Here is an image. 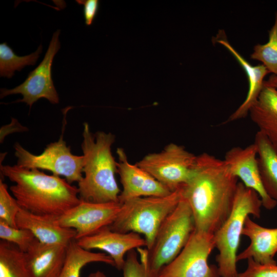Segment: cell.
<instances>
[{
  "label": "cell",
  "instance_id": "6da1fadb",
  "mask_svg": "<svg viewBox=\"0 0 277 277\" xmlns=\"http://www.w3.org/2000/svg\"><path fill=\"white\" fill-rule=\"evenodd\" d=\"M238 183L224 160L206 152L197 155L193 175L182 187L195 230L214 234L220 228L231 212Z\"/></svg>",
  "mask_w": 277,
  "mask_h": 277
},
{
  "label": "cell",
  "instance_id": "7a4b0ae2",
  "mask_svg": "<svg viewBox=\"0 0 277 277\" xmlns=\"http://www.w3.org/2000/svg\"><path fill=\"white\" fill-rule=\"evenodd\" d=\"M0 170L15 183L9 189L21 208L32 213L58 216L81 201L78 188L59 176L17 165L1 164Z\"/></svg>",
  "mask_w": 277,
  "mask_h": 277
},
{
  "label": "cell",
  "instance_id": "3957f363",
  "mask_svg": "<svg viewBox=\"0 0 277 277\" xmlns=\"http://www.w3.org/2000/svg\"><path fill=\"white\" fill-rule=\"evenodd\" d=\"M83 127L81 148L84 176L78 183L79 197L94 203L119 202L121 190L115 179L117 162L111 152L115 136L103 131L93 134L87 123Z\"/></svg>",
  "mask_w": 277,
  "mask_h": 277
},
{
  "label": "cell",
  "instance_id": "277c9868",
  "mask_svg": "<svg viewBox=\"0 0 277 277\" xmlns=\"http://www.w3.org/2000/svg\"><path fill=\"white\" fill-rule=\"evenodd\" d=\"M262 201L253 190L239 182L233 207L228 217L214 234L220 277H237L238 250L246 218L261 216Z\"/></svg>",
  "mask_w": 277,
  "mask_h": 277
},
{
  "label": "cell",
  "instance_id": "5b68a950",
  "mask_svg": "<svg viewBox=\"0 0 277 277\" xmlns=\"http://www.w3.org/2000/svg\"><path fill=\"white\" fill-rule=\"evenodd\" d=\"M182 186L166 196L141 197L126 201L121 204L116 218L109 226L110 228L116 232L143 234L146 248L150 249L161 224L181 201Z\"/></svg>",
  "mask_w": 277,
  "mask_h": 277
},
{
  "label": "cell",
  "instance_id": "8992f818",
  "mask_svg": "<svg viewBox=\"0 0 277 277\" xmlns=\"http://www.w3.org/2000/svg\"><path fill=\"white\" fill-rule=\"evenodd\" d=\"M194 229L191 209L182 197L161 224L151 248L147 249L151 269L158 274L181 251Z\"/></svg>",
  "mask_w": 277,
  "mask_h": 277
},
{
  "label": "cell",
  "instance_id": "52a82bcc",
  "mask_svg": "<svg viewBox=\"0 0 277 277\" xmlns=\"http://www.w3.org/2000/svg\"><path fill=\"white\" fill-rule=\"evenodd\" d=\"M196 160V155L172 143L159 152L146 155L136 164L173 192L191 179Z\"/></svg>",
  "mask_w": 277,
  "mask_h": 277
},
{
  "label": "cell",
  "instance_id": "ba28073f",
  "mask_svg": "<svg viewBox=\"0 0 277 277\" xmlns=\"http://www.w3.org/2000/svg\"><path fill=\"white\" fill-rule=\"evenodd\" d=\"M64 129L59 140L48 144L39 155L30 152L16 143L14 148L16 165L28 169L47 170L53 175L64 176L71 184L78 183L83 177L84 156L71 152L70 147L64 140Z\"/></svg>",
  "mask_w": 277,
  "mask_h": 277
},
{
  "label": "cell",
  "instance_id": "9c48e42d",
  "mask_svg": "<svg viewBox=\"0 0 277 277\" xmlns=\"http://www.w3.org/2000/svg\"><path fill=\"white\" fill-rule=\"evenodd\" d=\"M214 248V234L194 229L181 251L157 277H220L217 267L208 264Z\"/></svg>",
  "mask_w": 277,
  "mask_h": 277
},
{
  "label": "cell",
  "instance_id": "30bf717a",
  "mask_svg": "<svg viewBox=\"0 0 277 277\" xmlns=\"http://www.w3.org/2000/svg\"><path fill=\"white\" fill-rule=\"evenodd\" d=\"M60 30L52 35L44 57L39 64L28 74L25 81L12 89L1 88V98L9 95L21 94L23 98L15 102H23L31 109L39 99L44 98L51 104L59 103V97L52 78V66L54 57L61 48Z\"/></svg>",
  "mask_w": 277,
  "mask_h": 277
},
{
  "label": "cell",
  "instance_id": "8fae6325",
  "mask_svg": "<svg viewBox=\"0 0 277 277\" xmlns=\"http://www.w3.org/2000/svg\"><path fill=\"white\" fill-rule=\"evenodd\" d=\"M121 206L119 202L94 203L81 201L62 215L55 216V220L59 225L74 229L77 240L110 226L116 218Z\"/></svg>",
  "mask_w": 277,
  "mask_h": 277
},
{
  "label": "cell",
  "instance_id": "7c38bea8",
  "mask_svg": "<svg viewBox=\"0 0 277 277\" xmlns=\"http://www.w3.org/2000/svg\"><path fill=\"white\" fill-rule=\"evenodd\" d=\"M116 153L117 173L123 187L118 197L121 204L134 198L164 196L172 192L136 164L129 163L123 148H118Z\"/></svg>",
  "mask_w": 277,
  "mask_h": 277
},
{
  "label": "cell",
  "instance_id": "4fadbf2b",
  "mask_svg": "<svg viewBox=\"0 0 277 277\" xmlns=\"http://www.w3.org/2000/svg\"><path fill=\"white\" fill-rule=\"evenodd\" d=\"M257 155V148L253 143L245 148L233 147L226 152L224 161L233 175L258 194L262 206L272 210L276 207L277 202L269 196L263 186Z\"/></svg>",
  "mask_w": 277,
  "mask_h": 277
},
{
  "label": "cell",
  "instance_id": "5bb4252c",
  "mask_svg": "<svg viewBox=\"0 0 277 277\" xmlns=\"http://www.w3.org/2000/svg\"><path fill=\"white\" fill-rule=\"evenodd\" d=\"M83 249L90 251L99 249L109 255L115 263V267L122 270L125 256L131 250L146 247V242L141 234L130 232L123 233L112 230L109 226L101 229L95 233L75 240Z\"/></svg>",
  "mask_w": 277,
  "mask_h": 277
},
{
  "label": "cell",
  "instance_id": "9a60e30c",
  "mask_svg": "<svg viewBox=\"0 0 277 277\" xmlns=\"http://www.w3.org/2000/svg\"><path fill=\"white\" fill-rule=\"evenodd\" d=\"M16 224L18 228L30 230L42 243L67 246L75 240L76 231L59 225L55 216L34 214L21 208Z\"/></svg>",
  "mask_w": 277,
  "mask_h": 277
},
{
  "label": "cell",
  "instance_id": "2e32d148",
  "mask_svg": "<svg viewBox=\"0 0 277 277\" xmlns=\"http://www.w3.org/2000/svg\"><path fill=\"white\" fill-rule=\"evenodd\" d=\"M242 235L250 240V244L238 254L237 261L251 259L262 264H275L277 253V228L264 227L246 218Z\"/></svg>",
  "mask_w": 277,
  "mask_h": 277
},
{
  "label": "cell",
  "instance_id": "e0dca14e",
  "mask_svg": "<svg viewBox=\"0 0 277 277\" xmlns=\"http://www.w3.org/2000/svg\"><path fill=\"white\" fill-rule=\"evenodd\" d=\"M67 247L44 244L37 240L24 252L30 277H58L66 260Z\"/></svg>",
  "mask_w": 277,
  "mask_h": 277
},
{
  "label": "cell",
  "instance_id": "ac0fdd59",
  "mask_svg": "<svg viewBox=\"0 0 277 277\" xmlns=\"http://www.w3.org/2000/svg\"><path fill=\"white\" fill-rule=\"evenodd\" d=\"M215 40L217 43L226 48L242 67L247 75L249 84L245 100L224 123H226L243 118L248 115L250 109L256 102L264 88L265 77L269 72L262 64L256 66L251 65L230 44L225 37L224 31H219Z\"/></svg>",
  "mask_w": 277,
  "mask_h": 277
},
{
  "label": "cell",
  "instance_id": "d6986e66",
  "mask_svg": "<svg viewBox=\"0 0 277 277\" xmlns=\"http://www.w3.org/2000/svg\"><path fill=\"white\" fill-rule=\"evenodd\" d=\"M249 113L259 131L277 147V89L264 86Z\"/></svg>",
  "mask_w": 277,
  "mask_h": 277
},
{
  "label": "cell",
  "instance_id": "ffe728a7",
  "mask_svg": "<svg viewBox=\"0 0 277 277\" xmlns=\"http://www.w3.org/2000/svg\"><path fill=\"white\" fill-rule=\"evenodd\" d=\"M257 148L258 162L263 186L270 197L277 202V147L258 131L253 143Z\"/></svg>",
  "mask_w": 277,
  "mask_h": 277
},
{
  "label": "cell",
  "instance_id": "44dd1931",
  "mask_svg": "<svg viewBox=\"0 0 277 277\" xmlns=\"http://www.w3.org/2000/svg\"><path fill=\"white\" fill-rule=\"evenodd\" d=\"M96 262L115 267L113 260L109 255L85 250L74 240L67 247L66 260L58 277H80L82 270L86 265Z\"/></svg>",
  "mask_w": 277,
  "mask_h": 277
},
{
  "label": "cell",
  "instance_id": "7402d4cb",
  "mask_svg": "<svg viewBox=\"0 0 277 277\" xmlns=\"http://www.w3.org/2000/svg\"><path fill=\"white\" fill-rule=\"evenodd\" d=\"M0 277H30L24 252L15 245L0 241Z\"/></svg>",
  "mask_w": 277,
  "mask_h": 277
},
{
  "label": "cell",
  "instance_id": "603a6c76",
  "mask_svg": "<svg viewBox=\"0 0 277 277\" xmlns=\"http://www.w3.org/2000/svg\"><path fill=\"white\" fill-rule=\"evenodd\" d=\"M43 51L41 44L37 50L27 55H16L7 43L0 44V76L11 78L16 71H21L26 66L34 65Z\"/></svg>",
  "mask_w": 277,
  "mask_h": 277
},
{
  "label": "cell",
  "instance_id": "cb8c5ba5",
  "mask_svg": "<svg viewBox=\"0 0 277 277\" xmlns=\"http://www.w3.org/2000/svg\"><path fill=\"white\" fill-rule=\"evenodd\" d=\"M250 58L262 62L269 73L277 75V13L274 23L268 31V41L255 45Z\"/></svg>",
  "mask_w": 277,
  "mask_h": 277
},
{
  "label": "cell",
  "instance_id": "d4e9b609",
  "mask_svg": "<svg viewBox=\"0 0 277 277\" xmlns=\"http://www.w3.org/2000/svg\"><path fill=\"white\" fill-rule=\"evenodd\" d=\"M133 249L126 254L122 269L123 277H157V274L150 268L146 248Z\"/></svg>",
  "mask_w": 277,
  "mask_h": 277
},
{
  "label": "cell",
  "instance_id": "484cf974",
  "mask_svg": "<svg viewBox=\"0 0 277 277\" xmlns=\"http://www.w3.org/2000/svg\"><path fill=\"white\" fill-rule=\"evenodd\" d=\"M0 238L15 245L23 252H26L37 241L30 230L13 227L1 220Z\"/></svg>",
  "mask_w": 277,
  "mask_h": 277
},
{
  "label": "cell",
  "instance_id": "4316f807",
  "mask_svg": "<svg viewBox=\"0 0 277 277\" xmlns=\"http://www.w3.org/2000/svg\"><path fill=\"white\" fill-rule=\"evenodd\" d=\"M16 200L12 196L8 190V186L0 180V220L10 226L17 228L16 218L21 209Z\"/></svg>",
  "mask_w": 277,
  "mask_h": 277
},
{
  "label": "cell",
  "instance_id": "83f0119b",
  "mask_svg": "<svg viewBox=\"0 0 277 277\" xmlns=\"http://www.w3.org/2000/svg\"><path fill=\"white\" fill-rule=\"evenodd\" d=\"M247 267L237 277H277V265L262 264L251 259L247 260Z\"/></svg>",
  "mask_w": 277,
  "mask_h": 277
},
{
  "label": "cell",
  "instance_id": "f1b7e54d",
  "mask_svg": "<svg viewBox=\"0 0 277 277\" xmlns=\"http://www.w3.org/2000/svg\"><path fill=\"white\" fill-rule=\"evenodd\" d=\"M76 3L82 5L83 15L85 24L90 26L92 24L99 9L98 0H76Z\"/></svg>",
  "mask_w": 277,
  "mask_h": 277
},
{
  "label": "cell",
  "instance_id": "f546056e",
  "mask_svg": "<svg viewBox=\"0 0 277 277\" xmlns=\"http://www.w3.org/2000/svg\"><path fill=\"white\" fill-rule=\"evenodd\" d=\"M264 86L277 89V75L271 74L267 80L264 81Z\"/></svg>",
  "mask_w": 277,
  "mask_h": 277
},
{
  "label": "cell",
  "instance_id": "4dcf8cb0",
  "mask_svg": "<svg viewBox=\"0 0 277 277\" xmlns=\"http://www.w3.org/2000/svg\"><path fill=\"white\" fill-rule=\"evenodd\" d=\"M86 277H108L104 272L97 270L90 273Z\"/></svg>",
  "mask_w": 277,
  "mask_h": 277
}]
</instances>
